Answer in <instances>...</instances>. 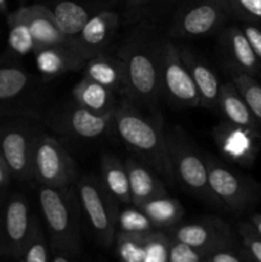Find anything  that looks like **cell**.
Masks as SVG:
<instances>
[{"label":"cell","mask_w":261,"mask_h":262,"mask_svg":"<svg viewBox=\"0 0 261 262\" xmlns=\"http://www.w3.org/2000/svg\"><path fill=\"white\" fill-rule=\"evenodd\" d=\"M129 28L117 49V55L124 64L125 96L148 112H160L166 36L161 33L156 23L141 22Z\"/></svg>","instance_id":"1"},{"label":"cell","mask_w":261,"mask_h":262,"mask_svg":"<svg viewBox=\"0 0 261 262\" xmlns=\"http://www.w3.org/2000/svg\"><path fill=\"white\" fill-rule=\"evenodd\" d=\"M114 129L135 158L174 186L161 112H148L127 96H120L114 110Z\"/></svg>","instance_id":"2"},{"label":"cell","mask_w":261,"mask_h":262,"mask_svg":"<svg viewBox=\"0 0 261 262\" xmlns=\"http://www.w3.org/2000/svg\"><path fill=\"white\" fill-rule=\"evenodd\" d=\"M38 205L51 247L50 262H69L83 251L82 209L73 186L44 187L38 191Z\"/></svg>","instance_id":"3"},{"label":"cell","mask_w":261,"mask_h":262,"mask_svg":"<svg viewBox=\"0 0 261 262\" xmlns=\"http://www.w3.org/2000/svg\"><path fill=\"white\" fill-rule=\"evenodd\" d=\"M166 145L174 184H179L187 193L207 206L224 209L210 188L204 152L183 128L174 125L166 129Z\"/></svg>","instance_id":"4"},{"label":"cell","mask_w":261,"mask_h":262,"mask_svg":"<svg viewBox=\"0 0 261 262\" xmlns=\"http://www.w3.org/2000/svg\"><path fill=\"white\" fill-rule=\"evenodd\" d=\"M48 79L18 66L0 67V113L7 117H31L44 122Z\"/></svg>","instance_id":"5"},{"label":"cell","mask_w":261,"mask_h":262,"mask_svg":"<svg viewBox=\"0 0 261 262\" xmlns=\"http://www.w3.org/2000/svg\"><path fill=\"white\" fill-rule=\"evenodd\" d=\"M42 120L31 117H8L0 127V155L12 178L32 179V158L36 141L44 130Z\"/></svg>","instance_id":"6"},{"label":"cell","mask_w":261,"mask_h":262,"mask_svg":"<svg viewBox=\"0 0 261 262\" xmlns=\"http://www.w3.org/2000/svg\"><path fill=\"white\" fill-rule=\"evenodd\" d=\"M82 212L91 227L97 243L104 248L114 246L119 202L107 192L101 179L82 176L74 183Z\"/></svg>","instance_id":"7"},{"label":"cell","mask_w":261,"mask_h":262,"mask_svg":"<svg viewBox=\"0 0 261 262\" xmlns=\"http://www.w3.org/2000/svg\"><path fill=\"white\" fill-rule=\"evenodd\" d=\"M209 184L224 209L234 215L251 211L261 199V184L223 163L211 154L204 152Z\"/></svg>","instance_id":"8"},{"label":"cell","mask_w":261,"mask_h":262,"mask_svg":"<svg viewBox=\"0 0 261 262\" xmlns=\"http://www.w3.org/2000/svg\"><path fill=\"white\" fill-rule=\"evenodd\" d=\"M229 18L223 0H188L174 13L165 36L170 40L204 38L220 32Z\"/></svg>","instance_id":"9"},{"label":"cell","mask_w":261,"mask_h":262,"mask_svg":"<svg viewBox=\"0 0 261 262\" xmlns=\"http://www.w3.org/2000/svg\"><path fill=\"white\" fill-rule=\"evenodd\" d=\"M44 123L58 135L90 142L105 137L110 129H114V112L96 114L72 100L49 109Z\"/></svg>","instance_id":"10"},{"label":"cell","mask_w":261,"mask_h":262,"mask_svg":"<svg viewBox=\"0 0 261 262\" xmlns=\"http://www.w3.org/2000/svg\"><path fill=\"white\" fill-rule=\"evenodd\" d=\"M78 178L76 161L58 138L38 135L32 158V179L44 187L73 186Z\"/></svg>","instance_id":"11"},{"label":"cell","mask_w":261,"mask_h":262,"mask_svg":"<svg viewBox=\"0 0 261 262\" xmlns=\"http://www.w3.org/2000/svg\"><path fill=\"white\" fill-rule=\"evenodd\" d=\"M163 97L179 109L200 107V96L181 55V45L166 37L161 71Z\"/></svg>","instance_id":"12"},{"label":"cell","mask_w":261,"mask_h":262,"mask_svg":"<svg viewBox=\"0 0 261 262\" xmlns=\"http://www.w3.org/2000/svg\"><path fill=\"white\" fill-rule=\"evenodd\" d=\"M35 214L28 200L15 193L8 197L0 210V257L19 261L30 235Z\"/></svg>","instance_id":"13"},{"label":"cell","mask_w":261,"mask_h":262,"mask_svg":"<svg viewBox=\"0 0 261 262\" xmlns=\"http://www.w3.org/2000/svg\"><path fill=\"white\" fill-rule=\"evenodd\" d=\"M165 232L171 239L204 251L205 256L220 246L241 242L229 223L219 216H204L188 223L179 222Z\"/></svg>","instance_id":"14"},{"label":"cell","mask_w":261,"mask_h":262,"mask_svg":"<svg viewBox=\"0 0 261 262\" xmlns=\"http://www.w3.org/2000/svg\"><path fill=\"white\" fill-rule=\"evenodd\" d=\"M212 140L217 151L228 163L250 168L261 148V135L223 119L212 128Z\"/></svg>","instance_id":"15"},{"label":"cell","mask_w":261,"mask_h":262,"mask_svg":"<svg viewBox=\"0 0 261 262\" xmlns=\"http://www.w3.org/2000/svg\"><path fill=\"white\" fill-rule=\"evenodd\" d=\"M120 26L122 20L117 10L113 8L100 10L87 20L74 37L78 53L89 60L97 54L109 51Z\"/></svg>","instance_id":"16"},{"label":"cell","mask_w":261,"mask_h":262,"mask_svg":"<svg viewBox=\"0 0 261 262\" xmlns=\"http://www.w3.org/2000/svg\"><path fill=\"white\" fill-rule=\"evenodd\" d=\"M18 9L30 27L31 35L35 41V50L38 48H44V46L55 45L71 46L77 50L74 38L68 37L60 30L53 13L45 4L37 3V4L32 5H22Z\"/></svg>","instance_id":"17"},{"label":"cell","mask_w":261,"mask_h":262,"mask_svg":"<svg viewBox=\"0 0 261 262\" xmlns=\"http://www.w3.org/2000/svg\"><path fill=\"white\" fill-rule=\"evenodd\" d=\"M42 4L50 9L60 30L71 38L78 35L92 15L113 8L110 2L101 0H46Z\"/></svg>","instance_id":"18"},{"label":"cell","mask_w":261,"mask_h":262,"mask_svg":"<svg viewBox=\"0 0 261 262\" xmlns=\"http://www.w3.org/2000/svg\"><path fill=\"white\" fill-rule=\"evenodd\" d=\"M219 33V46L225 59L224 66L237 68L251 76H258L261 60L251 48L242 28L240 26H229Z\"/></svg>","instance_id":"19"},{"label":"cell","mask_w":261,"mask_h":262,"mask_svg":"<svg viewBox=\"0 0 261 262\" xmlns=\"http://www.w3.org/2000/svg\"><path fill=\"white\" fill-rule=\"evenodd\" d=\"M181 55L199 92L200 107L216 110L217 97L222 86L219 77L216 76L214 69L205 61V59L194 53L192 49L181 45Z\"/></svg>","instance_id":"20"},{"label":"cell","mask_w":261,"mask_h":262,"mask_svg":"<svg viewBox=\"0 0 261 262\" xmlns=\"http://www.w3.org/2000/svg\"><path fill=\"white\" fill-rule=\"evenodd\" d=\"M129 179L130 201L135 206H141L146 201L155 197L168 194L165 182L153 168L130 156L124 160Z\"/></svg>","instance_id":"21"},{"label":"cell","mask_w":261,"mask_h":262,"mask_svg":"<svg viewBox=\"0 0 261 262\" xmlns=\"http://www.w3.org/2000/svg\"><path fill=\"white\" fill-rule=\"evenodd\" d=\"M36 68L44 78H56L83 69L86 59L71 46H44L33 51Z\"/></svg>","instance_id":"22"},{"label":"cell","mask_w":261,"mask_h":262,"mask_svg":"<svg viewBox=\"0 0 261 262\" xmlns=\"http://www.w3.org/2000/svg\"><path fill=\"white\" fill-rule=\"evenodd\" d=\"M83 77L97 82L117 92L119 96L127 94L124 64L117 54L104 51L92 56L83 67Z\"/></svg>","instance_id":"23"},{"label":"cell","mask_w":261,"mask_h":262,"mask_svg":"<svg viewBox=\"0 0 261 262\" xmlns=\"http://www.w3.org/2000/svg\"><path fill=\"white\" fill-rule=\"evenodd\" d=\"M216 110L222 114L223 119L261 135L255 115L232 81L222 83L220 86Z\"/></svg>","instance_id":"24"},{"label":"cell","mask_w":261,"mask_h":262,"mask_svg":"<svg viewBox=\"0 0 261 262\" xmlns=\"http://www.w3.org/2000/svg\"><path fill=\"white\" fill-rule=\"evenodd\" d=\"M119 95L113 90L82 77L72 90V100L96 114H109L115 110Z\"/></svg>","instance_id":"25"},{"label":"cell","mask_w":261,"mask_h":262,"mask_svg":"<svg viewBox=\"0 0 261 262\" xmlns=\"http://www.w3.org/2000/svg\"><path fill=\"white\" fill-rule=\"evenodd\" d=\"M100 179L110 194L120 205H130L129 179L124 160L114 154L106 152L100 161Z\"/></svg>","instance_id":"26"},{"label":"cell","mask_w":261,"mask_h":262,"mask_svg":"<svg viewBox=\"0 0 261 262\" xmlns=\"http://www.w3.org/2000/svg\"><path fill=\"white\" fill-rule=\"evenodd\" d=\"M138 207L147 215L153 227L158 230L170 229L184 216L183 205L168 194L148 200Z\"/></svg>","instance_id":"27"},{"label":"cell","mask_w":261,"mask_h":262,"mask_svg":"<svg viewBox=\"0 0 261 262\" xmlns=\"http://www.w3.org/2000/svg\"><path fill=\"white\" fill-rule=\"evenodd\" d=\"M224 68L230 81L234 83L245 101L247 102L251 112L255 115L261 133V82L257 81L255 76H251L237 68L229 66H224Z\"/></svg>","instance_id":"28"},{"label":"cell","mask_w":261,"mask_h":262,"mask_svg":"<svg viewBox=\"0 0 261 262\" xmlns=\"http://www.w3.org/2000/svg\"><path fill=\"white\" fill-rule=\"evenodd\" d=\"M166 7V0H125L120 14L123 27H132L141 22L156 23L158 15Z\"/></svg>","instance_id":"29"},{"label":"cell","mask_w":261,"mask_h":262,"mask_svg":"<svg viewBox=\"0 0 261 262\" xmlns=\"http://www.w3.org/2000/svg\"><path fill=\"white\" fill-rule=\"evenodd\" d=\"M8 27H9V36H8V45L10 51L17 56H25L35 50V41L31 35L30 27L27 22L20 14L19 9L8 14Z\"/></svg>","instance_id":"30"},{"label":"cell","mask_w":261,"mask_h":262,"mask_svg":"<svg viewBox=\"0 0 261 262\" xmlns=\"http://www.w3.org/2000/svg\"><path fill=\"white\" fill-rule=\"evenodd\" d=\"M51 247L49 242L48 233L44 230L42 224L38 220L37 215L33 217L32 228L30 235L23 248L19 261L23 262H50Z\"/></svg>","instance_id":"31"},{"label":"cell","mask_w":261,"mask_h":262,"mask_svg":"<svg viewBox=\"0 0 261 262\" xmlns=\"http://www.w3.org/2000/svg\"><path fill=\"white\" fill-rule=\"evenodd\" d=\"M146 235L147 232H117L114 241L117 257L124 262H143Z\"/></svg>","instance_id":"32"},{"label":"cell","mask_w":261,"mask_h":262,"mask_svg":"<svg viewBox=\"0 0 261 262\" xmlns=\"http://www.w3.org/2000/svg\"><path fill=\"white\" fill-rule=\"evenodd\" d=\"M155 228L151 224L147 215L142 211L138 206L135 205H127L122 211L119 210L117 220V232L125 233H142L150 232Z\"/></svg>","instance_id":"33"},{"label":"cell","mask_w":261,"mask_h":262,"mask_svg":"<svg viewBox=\"0 0 261 262\" xmlns=\"http://www.w3.org/2000/svg\"><path fill=\"white\" fill-rule=\"evenodd\" d=\"M170 237L165 230L154 229L147 232L143 262H168Z\"/></svg>","instance_id":"34"},{"label":"cell","mask_w":261,"mask_h":262,"mask_svg":"<svg viewBox=\"0 0 261 262\" xmlns=\"http://www.w3.org/2000/svg\"><path fill=\"white\" fill-rule=\"evenodd\" d=\"M230 18L261 25V0H223Z\"/></svg>","instance_id":"35"},{"label":"cell","mask_w":261,"mask_h":262,"mask_svg":"<svg viewBox=\"0 0 261 262\" xmlns=\"http://www.w3.org/2000/svg\"><path fill=\"white\" fill-rule=\"evenodd\" d=\"M237 234L243 248L252 261L261 262V235L250 222H240Z\"/></svg>","instance_id":"36"},{"label":"cell","mask_w":261,"mask_h":262,"mask_svg":"<svg viewBox=\"0 0 261 262\" xmlns=\"http://www.w3.org/2000/svg\"><path fill=\"white\" fill-rule=\"evenodd\" d=\"M251 257L242 243H232V245L220 246L215 250L210 251L205 256L204 262H251Z\"/></svg>","instance_id":"37"},{"label":"cell","mask_w":261,"mask_h":262,"mask_svg":"<svg viewBox=\"0 0 261 262\" xmlns=\"http://www.w3.org/2000/svg\"><path fill=\"white\" fill-rule=\"evenodd\" d=\"M204 251L170 238L168 262H204Z\"/></svg>","instance_id":"38"},{"label":"cell","mask_w":261,"mask_h":262,"mask_svg":"<svg viewBox=\"0 0 261 262\" xmlns=\"http://www.w3.org/2000/svg\"><path fill=\"white\" fill-rule=\"evenodd\" d=\"M241 28L247 37L251 48L255 51L256 56L261 60V28L255 23H243Z\"/></svg>","instance_id":"39"},{"label":"cell","mask_w":261,"mask_h":262,"mask_svg":"<svg viewBox=\"0 0 261 262\" xmlns=\"http://www.w3.org/2000/svg\"><path fill=\"white\" fill-rule=\"evenodd\" d=\"M12 174L8 170L2 155H0V210L4 206L5 201L8 200V193H9L10 181H12Z\"/></svg>","instance_id":"40"},{"label":"cell","mask_w":261,"mask_h":262,"mask_svg":"<svg viewBox=\"0 0 261 262\" xmlns=\"http://www.w3.org/2000/svg\"><path fill=\"white\" fill-rule=\"evenodd\" d=\"M248 222L253 225V228H255V229L257 230L258 234L261 235V214L260 212H252V214L250 215V219H248Z\"/></svg>","instance_id":"41"},{"label":"cell","mask_w":261,"mask_h":262,"mask_svg":"<svg viewBox=\"0 0 261 262\" xmlns=\"http://www.w3.org/2000/svg\"><path fill=\"white\" fill-rule=\"evenodd\" d=\"M8 5L7 0H0V13H7Z\"/></svg>","instance_id":"42"},{"label":"cell","mask_w":261,"mask_h":262,"mask_svg":"<svg viewBox=\"0 0 261 262\" xmlns=\"http://www.w3.org/2000/svg\"><path fill=\"white\" fill-rule=\"evenodd\" d=\"M258 76H260V82H261V72H260V73H258Z\"/></svg>","instance_id":"43"}]
</instances>
